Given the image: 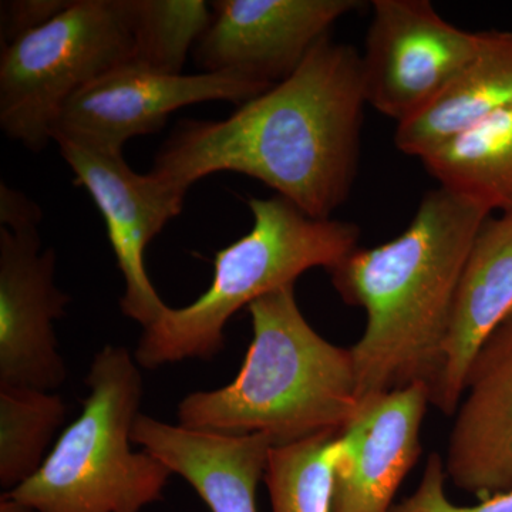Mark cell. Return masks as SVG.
<instances>
[{"label":"cell","instance_id":"obj_9","mask_svg":"<svg viewBox=\"0 0 512 512\" xmlns=\"http://www.w3.org/2000/svg\"><path fill=\"white\" fill-rule=\"evenodd\" d=\"M56 143L76 184L89 192L106 221L111 248L126 281L121 312L146 329L168 308L147 274L146 249L183 210L185 195L156 175L131 170L123 151L99 150L66 140Z\"/></svg>","mask_w":512,"mask_h":512},{"label":"cell","instance_id":"obj_10","mask_svg":"<svg viewBox=\"0 0 512 512\" xmlns=\"http://www.w3.org/2000/svg\"><path fill=\"white\" fill-rule=\"evenodd\" d=\"M357 0H217L194 47L207 72L239 73L272 87L301 66Z\"/></svg>","mask_w":512,"mask_h":512},{"label":"cell","instance_id":"obj_3","mask_svg":"<svg viewBox=\"0 0 512 512\" xmlns=\"http://www.w3.org/2000/svg\"><path fill=\"white\" fill-rule=\"evenodd\" d=\"M248 311L254 336L238 376L221 389L187 394L178 403V424L232 436L265 434L274 446L342 433L362 409L352 349L333 345L309 325L295 285L262 296Z\"/></svg>","mask_w":512,"mask_h":512},{"label":"cell","instance_id":"obj_18","mask_svg":"<svg viewBox=\"0 0 512 512\" xmlns=\"http://www.w3.org/2000/svg\"><path fill=\"white\" fill-rule=\"evenodd\" d=\"M66 414L67 404L59 394L0 387V487L6 493L40 470Z\"/></svg>","mask_w":512,"mask_h":512},{"label":"cell","instance_id":"obj_21","mask_svg":"<svg viewBox=\"0 0 512 512\" xmlns=\"http://www.w3.org/2000/svg\"><path fill=\"white\" fill-rule=\"evenodd\" d=\"M446 467L437 453H431L417 490L390 512H512V490L481 500L473 507H460L447 498Z\"/></svg>","mask_w":512,"mask_h":512},{"label":"cell","instance_id":"obj_20","mask_svg":"<svg viewBox=\"0 0 512 512\" xmlns=\"http://www.w3.org/2000/svg\"><path fill=\"white\" fill-rule=\"evenodd\" d=\"M133 64L165 74H183L192 46L210 26L204 0H133Z\"/></svg>","mask_w":512,"mask_h":512},{"label":"cell","instance_id":"obj_15","mask_svg":"<svg viewBox=\"0 0 512 512\" xmlns=\"http://www.w3.org/2000/svg\"><path fill=\"white\" fill-rule=\"evenodd\" d=\"M131 440L183 477L211 512H258L256 490L274 447L265 434L187 429L138 414Z\"/></svg>","mask_w":512,"mask_h":512},{"label":"cell","instance_id":"obj_17","mask_svg":"<svg viewBox=\"0 0 512 512\" xmlns=\"http://www.w3.org/2000/svg\"><path fill=\"white\" fill-rule=\"evenodd\" d=\"M439 187L485 210L512 214V106L419 158Z\"/></svg>","mask_w":512,"mask_h":512},{"label":"cell","instance_id":"obj_2","mask_svg":"<svg viewBox=\"0 0 512 512\" xmlns=\"http://www.w3.org/2000/svg\"><path fill=\"white\" fill-rule=\"evenodd\" d=\"M491 212L439 187L392 241L356 248L329 271L340 298L366 312L353 345L360 403L413 384L436 386L468 254Z\"/></svg>","mask_w":512,"mask_h":512},{"label":"cell","instance_id":"obj_6","mask_svg":"<svg viewBox=\"0 0 512 512\" xmlns=\"http://www.w3.org/2000/svg\"><path fill=\"white\" fill-rule=\"evenodd\" d=\"M134 50L133 0H70L45 25L2 47V130L29 150H43L63 104L133 62Z\"/></svg>","mask_w":512,"mask_h":512},{"label":"cell","instance_id":"obj_4","mask_svg":"<svg viewBox=\"0 0 512 512\" xmlns=\"http://www.w3.org/2000/svg\"><path fill=\"white\" fill-rule=\"evenodd\" d=\"M248 205L251 231L215 254L207 292L184 308L168 306L144 329L134 353L140 367L212 359L224 349L225 326L235 313L313 268L332 271L359 248L360 229L352 222L309 217L279 195Z\"/></svg>","mask_w":512,"mask_h":512},{"label":"cell","instance_id":"obj_8","mask_svg":"<svg viewBox=\"0 0 512 512\" xmlns=\"http://www.w3.org/2000/svg\"><path fill=\"white\" fill-rule=\"evenodd\" d=\"M271 87L239 73L165 74L126 63L63 104L52 140L123 151L130 138L160 131L174 111L202 101L244 104Z\"/></svg>","mask_w":512,"mask_h":512},{"label":"cell","instance_id":"obj_12","mask_svg":"<svg viewBox=\"0 0 512 512\" xmlns=\"http://www.w3.org/2000/svg\"><path fill=\"white\" fill-rule=\"evenodd\" d=\"M430 403L426 384L362 403L340 433L332 512H390L393 498L421 454V424Z\"/></svg>","mask_w":512,"mask_h":512},{"label":"cell","instance_id":"obj_16","mask_svg":"<svg viewBox=\"0 0 512 512\" xmlns=\"http://www.w3.org/2000/svg\"><path fill=\"white\" fill-rule=\"evenodd\" d=\"M512 106V32H481L476 55L430 106L397 124L394 144L420 158L448 138Z\"/></svg>","mask_w":512,"mask_h":512},{"label":"cell","instance_id":"obj_11","mask_svg":"<svg viewBox=\"0 0 512 512\" xmlns=\"http://www.w3.org/2000/svg\"><path fill=\"white\" fill-rule=\"evenodd\" d=\"M40 244L37 227H0V387L52 392L67 379L55 322L69 296L55 284V249Z\"/></svg>","mask_w":512,"mask_h":512},{"label":"cell","instance_id":"obj_7","mask_svg":"<svg viewBox=\"0 0 512 512\" xmlns=\"http://www.w3.org/2000/svg\"><path fill=\"white\" fill-rule=\"evenodd\" d=\"M362 59L369 106L397 124L430 106L476 55L481 32L447 22L430 0H375Z\"/></svg>","mask_w":512,"mask_h":512},{"label":"cell","instance_id":"obj_23","mask_svg":"<svg viewBox=\"0 0 512 512\" xmlns=\"http://www.w3.org/2000/svg\"><path fill=\"white\" fill-rule=\"evenodd\" d=\"M42 221V210L22 192L8 185L0 187V227H37Z\"/></svg>","mask_w":512,"mask_h":512},{"label":"cell","instance_id":"obj_5","mask_svg":"<svg viewBox=\"0 0 512 512\" xmlns=\"http://www.w3.org/2000/svg\"><path fill=\"white\" fill-rule=\"evenodd\" d=\"M86 383L82 414L35 476L6 494L37 512H140L163 498L173 476L147 451L131 450L143 400L140 365L123 346L107 345Z\"/></svg>","mask_w":512,"mask_h":512},{"label":"cell","instance_id":"obj_13","mask_svg":"<svg viewBox=\"0 0 512 512\" xmlns=\"http://www.w3.org/2000/svg\"><path fill=\"white\" fill-rule=\"evenodd\" d=\"M444 467L457 488L481 500L512 490V315L471 363Z\"/></svg>","mask_w":512,"mask_h":512},{"label":"cell","instance_id":"obj_19","mask_svg":"<svg viewBox=\"0 0 512 512\" xmlns=\"http://www.w3.org/2000/svg\"><path fill=\"white\" fill-rule=\"evenodd\" d=\"M340 450V433L272 447L264 474L272 512H332Z\"/></svg>","mask_w":512,"mask_h":512},{"label":"cell","instance_id":"obj_24","mask_svg":"<svg viewBox=\"0 0 512 512\" xmlns=\"http://www.w3.org/2000/svg\"><path fill=\"white\" fill-rule=\"evenodd\" d=\"M0 512H37L29 505L20 503L10 494H3L0 498Z\"/></svg>","mask_w":512,"mask_h":512},{"label":"cell","instance_id":"obj_14","mask_svg":"<svg viewBox=\"0 0 512 512\" xmlns=\"http://www.w3.org/2000/svg\"><path fill=\"white\" fill-rule=\"evenodd\" d=\"M511 315L512 214H503L484 222L468 254L431 406L446 416L456 414L474 357Z\"/></svg>","mask_w":512,"mask_h":512},{"label":"cell","instance_id":"obj_1","mask_svg":"<svg viewBox=\"0 0 512 512\" xmlns=\"http://www.w3.org/2000/svg\"><path fill=\"white\" fill-rule=\"evenodd\" d=\"M366 104L359 53L328 36L227 119L178 124L150 173L184 195L207 175H248L329 220L352 190Z\"/></svg>","mask_w":512,"mask_h":512},{"label":"cell","instance_id":"obj_22","mask_svg":"<svg viewBox=\"0 0 512 512\" xmlns=\"http://www.w3.org/2000/svg\"><path fill=\"white\" fill-rule=\"evenodd\" d=\"M67 0H8L0 3L2 47L45 25L69 5Z\"/></svg>","mask_w":512,"mask_h":512}]
</instances>
